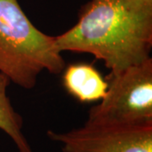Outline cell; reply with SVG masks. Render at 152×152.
Here are the masks:
<instances>
[{
	"instance_id": "cell-1",
	"label": "cell",
	"mask_w": 152,
	"mask_h": 152,
	"mask_svg": "<svg viewBox=\"0 0 152 152\" xmlns=\"http://www.w3.org/2000/svg\"><path fill=\"white\" fill-rule=\"evenodd\" d=\"M55 41L60 52L92 54L118 75L151 58L152 1L91 0Z\"/></svg>"
},
{
	"instance_id": "cell-2",
	"label": "cell",
	"mask_w": 152,
	"mask_h": 152,
	"mask_svg": "<svg viewBox=\"0 0 152 152\" xmlns=\"http://www.w3.org/2000/svg\"><path fill=\"white\" fill-rule=\"evenodd\" d=\"M55 37L36 27L18 0H0V73L16 86L30 90L47 70L58 75L65 61Z\"/></svg>"
},
{
	"instance_id": "cell-3",
	"label": "cell",
	"mask_w": 152,
	"mask_h": 152,
	"mask_svg": "<svg viewBox=\"0 0 152 152\" xmlns=\"http://www.w3.org/2000/svg\"><path fill=\"white\" fill-rule=\"evenodd\" d=\"M86 123L145 124L152 123V58L110 76L107 92L89 111Z\"/></svg>"
},
{
	"instance_id": "cell-4",
	"label": "cell",
	"mask_w": 152,
	"mask_h": 152,
	"mask_svg": "<svg viewBox=\"0 0 152 152\" xmlns=\"http://www.w3.org/2000/svg\"><path fill=\"white\" fill-rule=\"evenodd\" d=\"M63 152H152V123L145 124H95L58 133L48 130Z\"/></svg>"
},
{
	"instance_id": "cell-5",
	"label": "cell",
	"mask_w": 152,
	"mask_h": 152,
	"mask_svg": "<svg viewBox=\"0 0 152 152\" xmlns=\"http://www.w3.org/2000/svg\"><path fill=\"white\" fill-rule=\"evenodd\" d=\"M66 91L82 102L102 100L107 92L108 83L92 65L75 64L68 66L63 76Z\"/></svg>"
},
{
	"instance_id": "cell-6",
	"label": "cell",
	"mask_w": 152,
	"mask_h": 152,
	"mask_svg": "<svg viewBox=\"0 0 152 152\" xmlns=\"http://www.w3.org/2000/svg\"><path fill=\"white\" fill-rule=\"evenodd\" d=\"M10 80L0 73V129L10 136L19 152H34L23 134V118L13 107L7 96Z\"/></svg>"
},
{
	"instance_id": "cell-7",
	"label": "cell",
	"mask_w": 152,
	"mask_h": 152,
	"mask_svg": "<svg viewBox=\"0 0 152 152\" xmlns=\"http://www.w3.org/2000/svg\"><path fill=\"white\" fill-rule=\"evenodd\" d=\"M148 1H152V0H148Z\"/></svg>"
}]
</instances>
